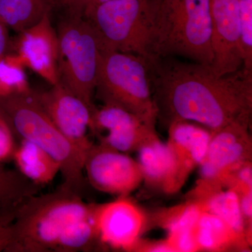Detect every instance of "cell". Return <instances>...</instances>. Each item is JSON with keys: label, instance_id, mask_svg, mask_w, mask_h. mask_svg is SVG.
<instances>
[{"label": "cell", "instance_id": "obj_1", "mask_svg": "<svg viewBox=\"0 0 252 252\" xmlns=\"http://www.w3.org/2000/svg\"><path fill=\"white\" fill-rule=\"evenodd\" d=\"M147 59L158 118L168 125L193 122L214 133L233 123H250L252 69L219 76L210 64L172 56Z\"/></svg>", "mask_w": 252, "mask_h": 252}, {"label": "cell", "instance_id": "obj_2", "mask_svg": "<svg viewBox=\"0 0 252 252\" xmlns=\"http://www.w3.org/2000/svg\"><path fill=\"white\" fill-rule=\"evenodd\" d=\"M148 58H184L212 65L210 0H163L154 16Z\"/></svg>", "mask_w": 252, "mask_h": 252}, {"label": "cell", "instance_id": "obj_3", "mask_svg": "<svg viewBox=\"0 0 252 252\" xmlns=\"http://www.w3.org/2000/svg\"><path fill=\"white\" fill-rule=\"evenodd\" d=\"M78 193L62 185L54 193L26 199L18 210L8 252H58L69 227L94 207Z\"/></svg>", "mask_w": 252, "mask_h": 252}, {"label": "cell", "instance_id": "obj_4", "mask_svg": "<svg viewBox=\"0 0 252 252\" xmlns=\"http://www.w3.org/2000/svg\"><path fill=\"white\" fill-rule=\"evenodd\" d=\"M0 107L14 133L47 152L59 164L63 185L79 193L85 158L48 117L36 92L0 97Z\"/></svg>", "mask_w": 252, "mask_h": 252}, {"label": "cell", "instance_id": "obj_5", "mask_svg": "<svg viewBox=\"0 0 252 252\" xmlns=\"http://www.w3.org/2000/svg\"><path fill=\"white\" fill-rule=\"evenodd\" d=\"M94 92L104 104L122 107L147 124L156 125L158 110L146 58L104 50Z\"/></svg>", "mask_w": 252, "mask_h": 252}, {"label": "cell", "instance_id": "obj_6", "mask_svg": "<svg viewBox=\"0 0 252 252\" xmlns=\"http://www.w3.org/2000/svg\"><path fill=\"white\" fill-rule=\"evenodd\" d=\"M59 81L91 109L104 46L92 24L81 16L68 15L59 23Z\"/></svg>", "mask_w": 252, "mask_h": 252}, {"label": "cell", "instance_id": "obj_7", "mask_svg": "<svg viewBox=\"0 0 252 252\" xmlns=\"http://www.w3.org/2000/svg\"><path fill=\"white\" fill-rule=\"evenodd\" d=\"M158 0H112L88 11L86 18L98 33L104 49L148 58L151 29Z\"/></svg>", "mask_w": 252, "mask_h": 252}, {"label": "cell", "instance_id": "obj_8", "mask_svg": "<svg viewBox=\"0 0 252 252\" xmlns=\"http://www.w3.org/2000/svg\"><path fill=\"white\" fill-rule=\"evenodd\" d=\"M250 124L235 122L212 133L206 155L200 167L195 196L225 187L228 176L252 159Z\"/></svg>", "mask_w": 252, "mask_h": 252}, {"label": "cell", "instance_id": "obj_9", "mask_svg": "<svg viewBox=\"0 0 252 252\" xmlns=\"http://www.w3.org/2000/svg\"><path fill=\"white\" fill-rule=\"evenodd\" d=\"M36 96L54 125L86 158L94 145L89 137V131L93 132L94 109L61 81L52 86L49 90L36 93Z\"/></svg>", "mask_w": 252, "mask_h": 252}, {"label": "cell", "instance_id": "obj_10", "mask_svg": "<svg viewBox=\"0 0 252 252\" xmlns=\"http://www.w3.org/2000/svg\"><path fill=\"white\" fill-rule=\"evenodd\" d=\"M84 170L96 190L119 197L127 196L143 182L137 160L101 144L88 152Z\"/></svg>", "mask_w": 252, "mask_h": 252}, {"label": "cell", "instance_id": "obj_11", "mask_svg": "<svg viewBox=\"0 0 252 252\" xmlns=\"http://www.w3.org/2000/svg\"><path fill=\"white\" fill-rule=\"evenodd\" d=\"M94 221L98 243L114 250L132 251L145 225L143 212L127 196L94 205Z\"/></svg>", "mask_w": 252, "mask_h": 252}, {"label": "cell", "instance_id": "obj_12", "mask_svg": "<svg viewBox=\"0 0 252 252\" xmlns=\"http://www.w3.org/2000/svg\"><path fill=\"white\" fill-rule=\"evenodd\" d=\"M212 69L219 76L243 67L240 46V0H210Z\"/></svg>", "mask_w": 252, "mask_h": 252}, {"label": "cell", "instance_id": "obj_13", "mask_svg": "<svg viewBox=\"0 0 252 252\" xmlns=\"http://www.w3.org/2000/svg\"><path fill=\"white\" fill-rule=\"evenodd\" d=\"M16 47L25 67L31 68L51 86L59 82V42L49 12L39 23L19 33Z\"/></svg>", "mask_w": 252, "mask_h": 252}, {"label": "cell", "instance_id": "obj_14", "mask_svg": "<svg viewBox=\"0 0 252 252\" xmlns=\"http://www.w3.org/2000/svg\"><path fill=\"white\" fill-rule=\"evenodd\" d=\"M167 143L175 157L177 182L182 188L190 172L203 161L212 133L203 126L181 121L169 125Z\"/></svg>", "mask_w": 252, "mask_h": 252}, {"label": "cell", "instance_id": "obj_15", "mask_svg": "<svg viewBox=\"0 0 252 252\" xmlns=\"http://www.w3.org/2000/svg\"><path fill=\"white\" fill-rule=\"evenodd\" d=\"M136 152L143 181L166 193L180 190L174 154L168 144L162 142L157 133L144 141Z\"/></svg>", "mask_w": 252, "mask_h": 252}, {"label": "cell", "instance_id": "obj_16", "mask_svg": "<svg viewBox=\"0 0 252 252\" xmlns=\"http://www.w3.org/2000/svg\"><path fill=\"white\" fill-rule=\"evenodd\" d=\"M12 158L18 172L37 187L52 182L61 172L59 164L47 152L24 139L16 145Z\"/></svg>", "mask_w": 252, "mask_h": 252}, {"label": "cell", "instance_id": "obj_17", "mask_svg": "<svg viewBox=\"0 0 252 252\" xmlns=\"http://www.w3.org/2000/svg\"><path fill=\"white\" fill-rule=\"evenodd\" d=\"M215 189L195 198L204 210L220 219L236 233L247 246L250 243V233L247 230L240 207V196L230 188Z\"/></svg>", "mask_w": 252, "mask_h": 252}, {"label": "cell", "instance_id": "obj_18", "mask_svg": "<svg viewBox=\"0 0 252 252\" xmlns=\"http://www.w3.org/2000/svg\"><path fill=\"white\" fill-rule=\"evenodd\" d=\"M203 210L201 204L194 200L172 210L166 221H163L168 233L165 241L174 252L199 251L195 229Z\"/></svg>", "mask_w": 252, "mask_h": 252}, {"label": "cell", "instance_id": "obj_19", "mask_svg": "<svg viewBox=\"0 0 252 252\" xmlns=\"http://www.w3.org/2000/svg\"><path fill=\"white\" fill-rule=\"evenodd\" d=\"M195 238L199 251L219 252L233 246L246 247L223 220L204 209L197 223Z\"/></svg>", "mask_w": 252, "mask_h": 252}, {"label": "cell", "instance_id": "obj_20", "mask_svg": "<svg viewBox=\"0 0 252 252\" xmlns=\"http://www.w3.org/2000/svg\"><path fill=\"white\" fill-rule=\"evenodd\" d=\"M49 9L47 0H0V21L21 33L39 23Z\"/></svg>", "mask_w": 252, "mask_h": 252}, {"label": "cell", "instance_id": "obj_21", "mask_svg": "<svg viewBox=\"0 0 252 252\" xmlns=\"http://www.w3.org/2000/svg\"><path fill=\"white\" fill-rule=\"evenodd\" d=\"M156 133L155 126L135 118L108 131L105 135L99 136V144L126 154L137 150L144 141Z\"/></svg>", "mask_w": 252, "mask_h": 252}, {"label": "cell", "instance_id": "obj_22", "mask_svg": "<svg viewBox=\"0 0 252 252\" xmlns=\"http://www.w3.org/2000/svg\"><path fill=\"white\" fill-rule=\"evenodd\" d=\"M17 54H6L0 59V97L28 94L32 89Z\"/></svg>", "mask_w": 252, "mask_h": 252}, {"label": "cell", "instance_id": "obj_23", "mask_svg": "<svg viewBox=\"0 0 252 252\" xmlns=\"http://www.w3.org/2000/svg\"><path fill=\"white\" fill-rule=\"evenodd\" d=\"M37 186L19 172L6 170L0 164V207L21 201L36 194Z\"/></svg>", "mask_w": 252, "mask_h": 252}, {"label": "cell", "instance_id": "obj_24", "mask_svg": "<svg viewBox=\"0 0 252 252\" xmlns=\"http://www.w3.org/2000/svg\"><path fill=\"white\" fill-rule=\"evenodd\" d=\"M240 28L243 67L252 69V0H240Z\"/></svg>", "mask_w": 252, "mask_h": 252}, {"label": "cell", "instance_id": "obj_25", "mask_svg": "<svg viewBox=\"0 0 252 252\" xmlns=\"http://www.w3.org/2000/svg\"><path fill=\"white\" fill-rule=\"evenodd\" d=\"M26 199L11 205L0 207V252L9 251L12 242L15 220L21 204Z\"/></svg>", "mask_w": 252, "mask_h": 252}, {"label": "cell", "instance_id": "obj_26", "mask_svg": "<svg viewBox=\"0 0 252 252\" xmlns=\"http://www.w3.org/2000/svg\"><path fill=\"white\" fill-rule=\"evenodd\" d=\"M14 133L6 118L0 116V164L12 158L16 147Z\"/></svg>", "mask_w": 252, "mask_h": 252}, {"label": "cell", "instance_id": "obj_27", "mask_svg": "<svg viewBox=\"0 0 252 252\" xmlns=\"http://www.w3.org/2000/svg\"><path fill=\"white\" fill-rule=\"evenodd\" d=\"M112 0H59L56 4L67 8L69 15L83 16L94 6Z\"/></svg>", "mask_w": 252, "mask_h": 252}, {"label": "cell", "instance_id": "obj_28", "mask_svg": "<svg viewBox=\"0 0 252 252\" xmlns=\"http://www.w3.org/2000/svg\"><path fill=\"white\" fill-rule=\"evenodd\" d=\"M240 196V207L247 230L250 233V223H252V189L243 193H238Z\"/></svg>", "mask_w": 252, "mask_h": 252}, {"label": "cell", "instance_id": "obj_29", "mask_svg": "<svg viewBox=\"0 0 252 252\" xmlns=\"http://www.w3.org/2000/svg\"><path fill=\"white\" fill-rule=\"evenodd\" d=\"M9 38L7 27L0 21V59L6 54L9 47Z\"/></svg>", "mask_w": 252, "mask_h": 252}, {"label": "cell", "instance_id": "obj_30", "mask_svg": "<svg viewBox=\"0 0 252 252\" xmlns=\"http://www.w3.org/2000/svg\"><path fill=\"white\" fill-rule=\"evenodd\" d=\"M47 1L49 4H51L52 3H55V4H56L59 0H47Z\"/></svg>", "mask_w": 252, "mask_h": 252}, {"label": "cell", "instance_id": "obj_31", "mask_svg": "<svg viewBox=\"0 0 252 252\" xmlns=\"http://www.w3.org/2000/svg\"><path fill=\"white\" fill-rule=\"evenodd\" d=\"M0 116H3V117H5L4 113L3 112L2 109H1V107H0Z\"/></svg>", "mask_w": 252, "mask_h": 252}]
</instances>
